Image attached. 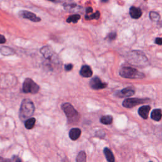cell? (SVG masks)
<instances>
[{"instance_id": "obj_1", "label": "cell", "mask_w": 162, "mask_h": 162, "mask_svg": "<svg viewBox=\"0 0 162 162\" xmlns=\"http://www.w3.org/2000/svg\"><path fill=\"white\" fill-rule=\"evenodd\" d=\"M34 111L35 106L34 103L29 99L23 100L19 111L20 119L22 122H25L32 116Z\"/></svg>"}, {"instance_id": "obj_2", "label": "cell", "mask_w": 162, "mask_h": 162, "mask_svg": "<svg viewBox=\"0 0 162 162\" xmlns=\"http://www.w3.org/2000/svg\"><path fill=\"white\" fill-rule=\"evenodd\" d=\"M119 74L122 77L130 79H142L145 77L143 73L130 66L123 67L120 71Z\"/></svg>"}, {"instance_id": "obj_3", "label": "cell", "mask_w": 162, "mask_h": 162, "mask_svg": "<svg viewBox=\"0 0 162 162\" xmlns=\"http://www.w3.org/2000/svg\"><path fill=\"white\" fill-rule=\"evenodd\" d=\"M61 108L66 115L68 122H75L78 120L79 113L71 103H65L63 104Z\"/></svg>"}, {"instance_id": "obj_4", "label": "cell", "mask_w": 162, "mask_h": 162, "mask_svg": "<svg viewBox=\"0 0 162 162\" xmlns=\"http://www.w3.org/2000/svg\"><path fill=\"white\" fill-rule=\"evenodd\" d=\"M39 86L31 79L27 78L23 83L22 91L25 93L36 94L39 91Z\"/></svg>"}, {"instance_id": "obj_5", "label": "cell", "mask_w": 162, "mask_h": 162, "mask_svg": "<svg viewBox=\"0 0 162 162\" xmlns=\"http://www.w3.org/2000/svg\"><path fill=\"white\" fill-rule=\"evenodd\" d=\"M41 53L44 56V57L50 60L52 62L56 63L57 65L59 64V59L57 55L53 52V50L50 46H44L40 50Z\"/></svg>"}, {"instance_id": "obj_6", "label": "cell", "mask_w": 162, "mask_h": 162, "mask_svg": "<svg viewBox=\"0 0 162 162\" xmlns=\"http://www.w3.org/2000/svg\"><path fill=\"white\" fill-rule=\"evenodd\" d=\"M149 101L148 99H140V98H128L124 101L123 106L125 108H132L138 105L147 103Z\"/></svg>"}, {"instance_id": "obj_7", "label": "cell", "mask_w": 162, "mask_h": 162, "mask_svg": "<svg viewBox=\"0 0 162 162\" xmlns=\"http://www.w3.org/2000/svg\"><path fill=\"white\" fill-rule=\"evenodd\" d=\"M18 15L23 18L29 20L34 22H39L41 21V18L37 17L32 12L27 10H21L18 12Z\"/></svg>"}, {"instance_id": "obj_8", "label": "cell", "mask_w": 162, "mask_h": 162, "mask_svg": "<svg viewBox=\"0 0 162 162\" xmlns=\"http://www.w3.org/2000/svg\"><path fill=\"white\" fill-rule=\"evenodd\" d=\"M90 86L92 89L95 90H100L105 88L107 86V84L105 82H103L99 77H95L91 80Z\"/></svg>"}, {"instance_id": "obj_9", "label": "cell", "mask_w": 162, "mask_h": 162, "mask_svg": "<svg viewBox=\"0 0 162 162\" xmlns=\"http://www.w3.org/2000/svg\"><path fill=\"white\" fill-rule=\"evenodd\" d=\"M135 94V91L131 87H126L120 91H119L116 94L120 97H128L133 96Z\"/></svg>"}, {"instance_id": "obj_10", "label": "cell", "mask_w": 162, "mask_h": 162, "mask_svg": "<svg viewBox=\"0 0 162 162\" xmlns=\"http://www.w3.org/2000/svg\"><path fill=\"white\" fill-rule=\"evenodd\" d=\"M129 14L130 17L134 19H138L141 18L142 16L143 12L141 8L135 7H131L129 10Z\"/></svg>"}, {"instance_id": "obj_11", "label": "cell", "mask_w": 162, "mask_h": 162, "mask_svg": "<svg viewBox=\"0 0 162 162\" xmlns=\"http://www.w3.org/2000/svg\"><path fill=\"white\" fill-rule=\"evenodd\" d=\"M150 110H151V107L150 106L148 105L143 106L138 110V113L143 119H147L148 118L149 112Z\"/></svg>"}, {"instance_id": "obj_12", "label": "cell", "mask_w": 162, "mask_h": 162, "mask_svg": "<svg viewBox=\"0 0 162 162\" xmlns=\"http://www.w3.org/2000/svg\"><path fill=\"white\" fill-rule=\"evenodd\" d=\"M80 74L84 77H90L92 76V71L91 67L88 65H84L80 71Z\"/></svg>"}, {"instance_id": "obj_13", "label": "cell", "mask_w": 162, "mask_h": 162, "mask_svg": "<svg viewBox=\"0 0 162 162\" xmlns=\"http://www.w3.org/2000/svg\"><path fill=\"white\" fill-rule=\"evenodd\" d=\"M81 135V130L78 128H73L69 132V137L73 141H76Z\"/></svg>"}, {"instance_id": "obj_14", "label": "cell", "mask_w": 162, "mask_h": 162, "mask_svg": "<svg viewBox=\"0 0 162 162\" xmlns=\"http://www.w3.org/2000/svg\"><path fill=\"white\" fill-rule=\"evenodd\" d=\"M0 53L3 56H11L15 54V52L13 49L12 48L8 47V46H2V47L0 48Z\"/></svg>"}, {"instance_id": "obj_15", "label": "cell", "mask_w": 162, "mask_h": 162, "mask_svg": "<svg viewBox=\"0 0 162 162\" xmlns=\"http://www.w3.org/2000/svg\"><path fill=\"white\" fill-rule=\"evenodd\" d=\"M162 117V111L161 109H155L151 113V118L155 121H160Z\"/></svg>"}, {"instance_id": "obj_16", "label": "cell", "mask_w": 162, "mask_h": 162, "mask_svg": "<svg viewBox=\"0 0 162 162\" xmlns=\"http://www.w3.org/2000/svg\"><path fill=\"white\" fill-rule=\"evenodd\" d=\"M104 154L106 156V158L107 160L109 162H114L115 161V157L114 155L113 154V153L111 152V151L108 148H105L103 150Z\"/></svg>"}, {"instance_id": "obj_17", "label": "cell", "mask_w": 162, "mask_h": 162, "mask_svg": "<svg viewBox=\"0 0 162 162\" xmlns=\"http://www.w3.org/2000/svg\"><path fill=\"white\" fill-rule=\"evenodd\" d=\"M36 120L35 118H29L25 121V127L27 129H32L36 124Z\"/></svg>"}, {"instance_id": "obj_18", "label": "cell", "mask_w": 162, "mask_h": 162, "mask_svg": "<svg viewBox=\"0 0 162 162\" xmlns=\"http://www.w3.org/2000/svg\"><path fill=\"white\" fill-rule=\"evenodd\" d=\"M81 18V15L79 14H74L72 15L69 16L67 19H66V22L67 23H74V24H76V23L80 20Z\"/></svg>"}, {"instance_id": "obj_19", "label": "cell", "mask_w": 162, "mask_h": 162, "mask_svg": "<svg viewBox=\"0 0 162 162\" xmlns=\"http://www.w3.org/2000/svg\"><path fill=\"white\" fill-rule=\"evenodd\" d=\"M100 121L103 124L110 125L113 122V117L111 115H105L101 118Z\"/></svg>"}, {"instance_id": "obj_20", "label": "cell", "mask_w": 162, "mask_h": 162, "mask_svg": "<svg viewBox=\"0 0 162 162\" xmlns=\"http://www.w3.org/2000/svg\"><path fill=\"white\" fill-rule=\"evenodd\" d=\"M100 17V12L99 11H97L96 13H92L91 15H86L85 16V18L87 20H93V19H96L98 20L99 19Z\"/></svg>"}, {"instance_id": "obj_21", "label": "cell", "mask_w": 162, "mask_h": 162, "mask_svg": "<svg viewBox=\"0 0 162 162\" xmlns=\"http://www.w3.org/2000/svg\"><path fill=\"white\" fill-rule=\"evenodd\" d=\"M150 19L153 22H158L160 18V15L156 12H150L149 14Z\"/></svg>"}, {"instance_id": "obj_22", "label": "cell", "mask_w": 162, "mask_h": 162, "mask_svg": "<svg viewBox=\"0 0 162 162\" xmlns=\"http://www.w3.org/2000/svg\"><path fill=\"white\" fill-rule=\"evenodd\" d=\"M76 161L77 162H84L86 161V155L83 151H81L77 155Z\"/></svg>"}, {"instance_id": "obj_23", "label": "cell", "mask_w": 162, "mask_h": 162, "mask_svg": "<svg viewBox=\"0 0 162 162\" xmlns=\"http://www.w3.org/2000/svg\"><path fill=\"white\" fill-rule=\"evenodd\" d=\"M63 7H64V8L66 10H68V11H71V10H72L73 9H74L75 8L77 7V5L74 3H65L63 5Z\"/></svg>"}, {"instance_id": "obj_24", "label": "cell", "mask_w": 162, "mask_h": 162, "mask_svg": "<svg viewBox=\"0 0 162 162\" xmlns=\"http://www.w3.org/2000/svg\"><path fill=\"white\" fill-rule=\"evenodd\" d=\"M117 37V34L116 32H111L108 35V38L109 40L110 41H112V40H114L115 39V38H116Z\"/></svg>"}, {"instance_id": "obj_25", "label": "cell", "mask_w": 162, "mask_h": 162, "mask_svg": "<svg viewBox=\"0 0 162 162\" xmlns=\"http://www.w3.org/2000/svg\"><path fill=\"white\" fill-rule=\"evenodd\" d=\"M73 68V65L72 64H67L65 65V70L66 71H71Z\"/></svg>"}, {"instance_id": "obj_26", "label": "cell", "mask_w": 162, "mask_h": 162, "mask_svg": "<svg viewBox=\"0 0 162 162\" xmlns=\"http://www.w3.org/2000/svg\"><path fill=\"white\" fill-rule=\"evenodd\" d=\"M155 43L158 45H162V37H157L155 41Z\"/></svg>"}, {"instance_id": "obj_27", "label": "cell", "mask_w": 162, "mask_h": 162, "mask_svg": "<svg viewBox=\"0 0 162 162\" xmlns=\"http://www.w3.org/2000/svg\"><path fill=\"white\" fill-rule=\"evenodd\" d=\"M7 41L6 38L2 34H0V44H4Z\"/></svg>"}, {"instance_id": "obj_28", "label": "cell", "mask_w": 162, "mask_h": 162, "mask_svg": "<svg viewBox=\"0 0 162 162\" xmlns=\"http://www.w3.org/2000/svg\"><path fill=\"white\" fill-rule=\"evenodd\" d=\"M11 161H21L22 160H21L18 156H13L12 157V159L11 160Z\"/></svg>"}, {"instance_id": "obj_29", "label": "cell", "mask_w": 162, "mask_h": 162, "mask_svg": "<svg viewBox=\"0 0 162 162\" xmlns=\"http://www.w3.org/2000/svg\"><path fill=\"white\" fill-rule=\"evenodd\" d=\"M92 11H93V10H92V8L91 7H88L86 9V13L89 14L91 13H92Z\"/></svg>"}, {"instance_id": "obj_30", "label": "cell", "mask_w": 162, "mask_h": 162, "mask_svg": "<svg viewBox=\"0 0 162 162\" xmlns=\"http://www.w3.org/2000/svg\"><path fill=\"white\" fill-rule=\"evenodd\" d=\"M109 0H101V2L102 3H108Z\"/></svg>"}, {"instance_id": "obj_31", "label": "cell", "mask_w": 162, "mask_h": 162, "mask_svg": "<svg viewBox=\"0 0 162 162\" xmlns=\"http://www.w3.org/2000/svg\"><path fill=\"white\" fill-rule=\"evenodd\" d=\"M5 160H5V159H3L2 157L0 156V161H5Z\"/></svg>"}, {"instance_id": "obj_32", "label": "cell", "mask_w": 162, "mask_h": 162, "mask_svg": "<svg viewBox=\"0 0 162 162\" xmlns=\"http://www.w3.org/2000/svg\"><path fill=\"white\" fill-rule=\"evenodd\" d=\"M48 1H50V2H55L56 0H48Z\"/></svg>"}]
</instances>
